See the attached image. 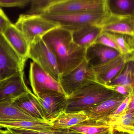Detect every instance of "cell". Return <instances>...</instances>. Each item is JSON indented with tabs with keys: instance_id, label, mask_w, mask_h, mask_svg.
<instances>
[{
	"instance_id": "cell-1",
	"label": "cell",
	"mask_w": 134,
	"mask_h": 134,
	"mask_svg": "<svg viewBox=\"0 0 134 134\" xmlns=\"http://www.w3.org/2000/svg\"><path fill=\"white\" fill-rule=\"evenodd\" d=\"M41 38L55 56L60 77L69 73L84 61L86 49L74 42L70 30L59 26Z\"/></svg>"
},
{
	"instance_id": "cell-2",
	"label": "cell",
	"mask_w": 134,
	"mask_h": 134,
	"mask_svg": "<svg viewBox=\"0 0 134 134\" xmlns=\"http://www.w3.org/2000/svg\"><path fill=\"white\" fill-rule=\"evenodd\" d=\"M119 94L106 85L92 82L67 98L65 112H84Z\"/></svg>"
},
{
	"instance_id": "cell-3",
	"label": "cell",
	"mask_w": 134,
	"mask_h": 134,
	"mask_svg": "<svg viewBox=\"0 0 134 134\" xmlns=\"http://www.w3.org/2000/svg\"><path fill=\"white\" fill-rule=\"evenodd\" d=\"M28 58L59 82L60 75L55 56L41 37H36L30 44Z\"/></svg>"
},
{
	"instance_id": "cell-4",
	"label": "cell",
	"mask_w": 134,
	"mask_h": 134,
	"mask_svg": "<svg viewBox=\"0 0 134 134\" xmlns=\"http://www.w3.org/2000/svg\"><path fill=\"white\" fill-rule=\"evenodd\" d=\"M30 44L37 37L43 36L52 30L60 26L56 23L40 15L21 14L14 24Z\"/></svg>"
},
{
	"instance_id": "cell-5",
	"label": "cell",
	"mask_w": 134,
	"mask_h": 134,
	"mask_svg": "<svg viewBox=\"0 0 134 134\" xmlns=\"http://www.w3.org/2000/svg\"><path fill=\"white\" fill-rule=\"evenodd\" d=\"M108 14L107 11L63 14L43 13L41 16L56 23L64 29L96 24Z\"/></svg>"
},
{
	"instance_id": "cell-6",
	"label": "cell",
	"mask_w": 134,
	"mask_h": 134,
	"mask_svg": "<svg viewBox=\"0 0 134 134\" xmlns=\"http://www.w3.org/2000/svg\"><path fill=\"white\" fill-rule=\"evenodd\" d=\"M95 81L96 79L92 67L85 60L69 73L60 77L59 83L68 98L81 88Z\"/></svg>"
},
{
	"instance_id": "cell-7",
	"label": "cell",
	"mask_w": 134,
	"mask_h": 134,
	"mask_svg": "<svg viewBox=\"0 0 134 134\" xmlns=\"http://www.w3.org/2000/svg\"><path fill=\"white\" fill-rule=\"evenodd\" d=\"M101 11H107L106 0H54V2L43 14H63Z\"/></svg>"
},
{
	"instance_id": "cell-8",
	"label": "cell",
	"mask_w": 134,
	"mask_h": 134,
	"mask_svg": "<svg viewBox=\"0 0 134 134\" xmlns=\"http://www.w3.org/2000/svg\"><path fill=\"white\" fill-rule=\"evenodd\" d=\"M26 62L0 35V81L24 72Z\"/></svg>"
},
{
	"instance_id": "cell-9",
	"label": "cell",
	"mask_w": 134,
	"mask_h": 134,
	"mask_svg": "<svg viewBox=\"0 0 134 134\" xmlns=\"http://www.w3.org/2000/svg\"><path fill=\"white\" fill-rule=\"evenodd\" d=\"M29 78L33 94L36 96L38 94L50 92L65 95L59 82L34 62L30 63Z\"/></svg>"
},
{
	"instance_id": "cell-10",
	"label": "cell",
	"mask_w": 134,
	"mask_h": 134,
	"mask_svg": "<svg viewBox=\"0 0 134 134\" xmlns=\"http://www.w3.org/2000/svg\"><path fill=\"white\" fill-rule=\"evenodd\" d=\"M36 96L46 121H51L65 112L67 98L65 95L50 92L38 94Z\"/></svg>"
},
{
	"instance_id": "cell-11",
	"label": "cell",
	"mask_w": 134,
	"mask_h": 134,
	"mask_svg": "<svg viewBox=\"0 0 134 134\" xmlns=\"http://www.w3.org/2000/svg\"><path fill=\"white\" fill-rule=\"evenodd\" d=\"M95 25L105 32L134 36V15H118L108 13Z\"/></svg>"
},
{
	"instance_id": "cell-12",
	"label": "cell",
	"mask_w": 134,
	"mask_h": 134,
	"mask_svg": "<svg viewBox=\"0 0 134 134\" xmlns=\"http://www.w3.org/2000/svg\"><path fill=\"white\" fill-rule=\"evenodd\" d=\"M31 91L25 82L24 72H21L0 81V103L13 101Z\"/></svg>"
},
{
	"instance_id": "cell-13",
	"label": "cell",
	"mask_w": 134,
	"mask_h": 134,
	"mask_svg": "<svg viewBox=\"0 0 134 134\" xmlns=\"http://www.w3.org/2000/svg\"><path fill=\"white\" fill-rule=\"evenodd\" d=\"M128 62V59L121 54L103 64L92 67L96 82L106 85Z\"/></svg>"
},
{
	"instance_id": "cell-14",
	"label": "cell",
	"mask_w": 134,
	"mask_h": 134,
	"mask_svg": "<svg viewBox=\"0 0 134 134\" xmlns=\"http://www.w3.org/2000/svg\"><path fill=\"white\" fill-rule=\"evenodd\" d=\"M127 96L118 94L102 102L94 107L84 111L85 113L89 119L109 121L110 116Z\"/></svg>"
},
{
	"instance_id": "cell-15",
	"label": "cell",
	"mask_w": 134,
	"mask_h": 134,
	"mask_svg": "<svg viewBox=\"0 0 134 134\" xmlns=\"http://www.w3.org/2000/svg\"><path fill=\"white\" fill-rule=\"evenodd\" d=\"M121 55L116 50L94 43L86 48L85 60L92 67L103 64Z\"/></svg>"
},
{
	"instance_id": "cell-16",
	"label": "cell",
	"mask_w": 134,
	"mask_h": 134,
	"mask_svg": "<svg viewBox=\"0 0 134 134\" xmlns=\"http://www.w3.org/2000/svg\"><path fill=\"white\" fill-rule=\"evenodd\" d=\"M2 34L12 48L26 62L30 44L23 34L12 23L5 28Z\"/></svg>"
},
{
	"instance_id": "cell-17",
	"label": "cell",
	"mask_w": 134,
	"mask_h": 134,
	"mask_svg": "<svg viewBox=\"0 0 134 134\" xmlns=\"http://www.w3.org/2000/svg\"><path fill=\"white\" fill-rule=\"evenodd\" d=\"M66 29L71 32L74 42L77 45L85 49L94 43L102 31L95 24L86 25Z\"/></svg>"
},
{
	"instance_id": "cell-18",
	"label": "cell",
	"mask_w": 134,
	"mask_h": 134,
	"mask_svg": "<svg viewBox=\"0 0 134 134\" xmlns=\"http://www.w3.org/2000/svg\"><path fill=\"white\" fill-rule=\"evenodd\" d=\"M12 103L19 109L36 120L45 121L37 98L32 91L22 95L12 101Z\"/></svg>"
},
{
	"instance_id": "cell-19",
	"label": "cell",
	"mask_w": 134,
	"mask_h": 134,
	"mask_svg": "<svg viewBox=\"0 0 134 134\" xmlns=\"http://www.w3.org/2000/svg\"><path fill=\"white\" fill-rule=\"evenodd\" d=\"M67 129L82 134H111L114 131L110 121L89 118Z\"/></svg>"
},
{
	"instance_id": "cell-20",
	"label": "cell",
	"mask_w": 134,
	"mask_h": 134,
	"mask_svg": "<svg viewBox=\"0 0 134 134\" xmlns=\"http://www.w3.org/2000/svg\"><path fill=\"white\" fill-rule=\"evenodd\" d=\"M15 128L24 130L44 131L54 129L51 121L28 120L0 121V129Z\"/></svg>"
},
{
	"instance_id": "cell-21",
	"label": "cell",
	"mask_w": 134,
	"mask_h": 134,
	"mask_svg": "<svg viewBox=\"0 0 134 134\" xmlns=\"http://www.w3.org/2000/svg\"><path fill=\"white\" fill-rule=\"evenodd\" d=\"M106 33L116 44L121 54L129 61H134V36L109 32Z\"/></svg>"
},
{
	"instance_id": "cell-22",
	"label": "cell",
	"mask_w": 134,
	"mask_h": 134,
	"mask_svg": "<svg viewBox=\"0 0 134 134\" xmlns=\"http://www.w3.org/2000/svg\"><path fill=\"white\" fill-rule=\"evenodd\" d=\"M88 119L84 112H64L50 121L52 126L55 128L68 129Z\"/></svg>"
},
{
	"instance_id": "cell-23",
	"label": "cell",
	"mask_w": 134,
	"mask_h": 134,
	"mask_svg": "<svg viewBox=\"0 0 134 134\" xmlns=\"http://www.w3.org/2000/svg\"><path fill=\"white\" fill-rule=\"evenodd\" d=\"M134 61L126 63L116 76L107 83L106 86L111 87L121 85L134 88Z\"/></svg>"
},
{
	"instance_id": "cell-24",
	"label": "cell",
	"mask_w": 134,
	"mask_h": 134,
	"mask_svg": "<svg viewBox=\"0 0 134 134\" xmlns=\"http://www.w3.org/2000/svg\"><path fill=\"white\" fill-rule=\"evenodd\" d=\"M12 101L0 103V121L8 120H28L38 121L25 113L12 103Z\"/></svg>"
},
{
	"instance_id": "cell-25",
	"label": "cell",
	"mask_w": 134,
	"mask_h": 134,
	"mask_svg": "<svg viewBox=\"0 0 134 134\" xmlns=\"http://www.w3.org/2000/svg\"><path fill=\"white\" fill-rule=\"evenodd\" d=\"M109 14L118 15H134V0H106Z\"/></svg>"
},
{
	"instance_id": "cell-26",
	"label": "cell",
	"mask_w": 134,
	"mask_h": 134,
	"mask_svg": "<svg viewBox=\"0 0 134 134\" xmlns=\"http://www.w3.org/2000/svg\"><path fill=\"white\" fill-rule=\"evenodd\" d=\"M110 123L114 130L134 134V113H125Z\"/></svg>"
},
{
	"instance_id": "cell-27",
	"label": "cell",
	"mask_w": 134,
	"mask_h": 134,
	"mask_svg": "<svg viewBox=\"0 0 134 134\" xmlns=\"http://www.w3.org/2000/svg\"><path fill=\"white\" fill-rule=\"evenodd\" d=\"M54 0H35L31 1V6L26 14L29 15H40L43 14Z\"/></svg>"
},
{
	"instance_id": "cell-28",
	"label": "cell",
	"mask_w": 134,
	"mask_h": 134,
	"mask_svg": "<svg viewBox=\"0 0 134 134\" xmlns=\"http://www.w3.org/2000/svg\"><path fill=\"white\" fill-rule=\"evenodd\" d=\"M13 134H64L68 131L67 129L54 128L51 130L44 131L24 130L15 128H8Z\"/></svg>"
},
{
	"instance_id": "cell-29",
	"label": "cell",
	"mask_w": 134,
	"mask_h": 134,
	"mask_svg": "<svg viewBox=\"0 0 134 134\" xmlns=\"http://www.w3.org/2000/svg\"><path fill=\"white\" fill-rule=\"evenodd\" d=\"M94 43L102 44L108 47L115 49L119 52V49L113 40L105 31H102L96 39Z\"/></svg>"
},
{
	"instance_id": "cell-30",
	"label": "cell",
	"mask_w": 134,
	"mask_h": 134,
	"mask_svg": "<svg viewBox=\"0 0 134 134\" xmlns=\"http://www.w3.org/2000/svg\"><path fill=\"white\" fill-rule=\"evenodd\" d=\"M29 0H0V6L3 7H19L23 8L30 3Z\"/></svg>"
},
{
	"instance_id": "cell-31",
	"label": "cell",
	"mask_w": 134,
	"mask_h": 134,
	"mask_svg": "<svg viewBox=\"0 0 134 134\" xmlns=\"http://www.w3.org/2000/svg\"><path fill=\"white\" fill-rule=\"evenodd\" d=\"M133 93H134V92L131 93L126 97L125 99L123 101V102L120 104L117 109L116 110V111L110 116L109 119V121L110 122L117 119L122 114H124L125 113L126 109H127V107L129 102V100H130V98H131V95Z\"/></svg>"
},
{
	"instance_id": "cell-32",
	"label": "cell",
	"mask_w": 134,
	"mask_h": 134,
	"mask_svg": "<svg viewBox=\"0 0 134 134\" xmlns=\"http://www.w3.org/2000/svg\"><path fill=\"white\" fill-rule=\"evenodd\" d=\"M110 88L113 89L118 93L126 96L134 92V88L124 85H117Z\"/></svg>"
},
{
	"instance_id": "cell-33",
	"label": "cell",
	"mask_w": 134,
	"mask_h": 134,
	"mask_svg": "<svg viewBox=\"0 0 134 134\" xmlns=\"http://www.w3.org/2000/svg\"><path fill=\"white\" fill-rule=\"evenodd\" d=\"M12 23L4 12L0 8V35L5 28Z\"/></svg>"
},
{
	"instance_id": "cell-34",
	"label": "cell",
	"mask_w": 134,
	"mask_h": 134,
	"mask_svg": "<svg viewBox=\"0 0 134 134\" xmlns=\"http://www.w3.org/2000/svg\"><path fill=\"white\" fill-rule=\"evenodd\" d=\"M125 113H134V93L131 95Z\"/></svg>"
},
{
	"instance_id": "cell-35",
	"label": "cell",
	"mask_w": 134,
	"mask_h": 134,
	"mask_svg": "<svg viewBox=\"0 0 134 134\" xmlns=\"http://www.w3.org/2000/svg\"><path fill=\"white\" fill-rule=\"evenodd\" d=\"M0 134H13L7 129L5 130H2L0 129Z\"/></svg>"
},
{
	"instance_id": "cell-36",
	"label": "cell",
	"mask_w": 134,
	"mask_h": 134,
	"mask_svg": "<svg viewBox=\"0 0 134 134\" xmlns=\"http://www.w3.org/2000/svg\"><path fill=\"white\" fill-rule=\"evenodd\" d=\"M111 134H131L129 133H125V132H121L118 131H116L114 130L112 132Z\"/></svg>"
},
{
	"instance_id": "cell-37",
	"label": "cell",
	"mask_w": 134,
	"mask_h": 134,
	"mask_svg": "<svg viewBox=\"0 0 134 134\" xmlns=\"http://www.w3.org/2000/svg\"><path fill=\"white\" fill-rule=\"evenodd\" d=\"M64 134H82L81 133H79V132H73L68 131L66 133Z\"/></svg>"
}]
</instances>
